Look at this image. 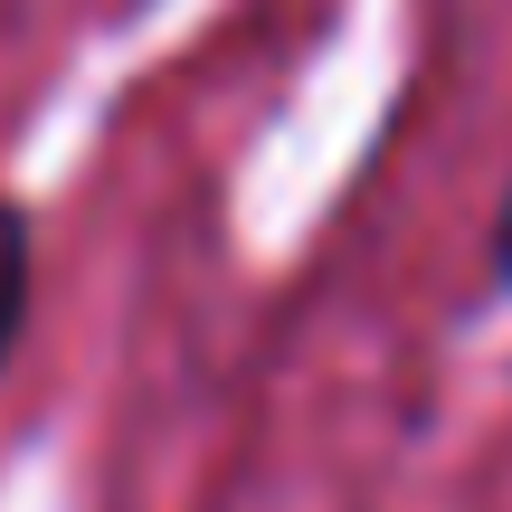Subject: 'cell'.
Instances as JSON below:
<instances>
[{
	"mask_svg": "<svg viewBox=\"0 0 512 512\" xmlns=\"http://www.w3.org/2000/svg\"><path fill=\"white\" fill-rule=\"evenodd\" d=\"M29 313H38V219L0 190V380L29 342Z\"/></svg>",
	"mask_w": 512,
	"mask_h": 512,
	"instance_id": "obj_1",
	"label": "cell"
},
{
	"mask_svg": "<svg viewBox=\"0 0 512 512\" xmlns=\"http://www.w3.org/2000/svg\"><path fill=\"white\" fill-rule=\"evenodd\" d=\"M484 275H494V294L512 304V171H503V200H494V228H484Z\"/></svg>",
	"mask_w": 512,
	"mask_h": 512,
	"instance_id": "obj_2",
	"label": "cell"
}]
</instances>
